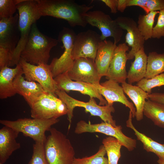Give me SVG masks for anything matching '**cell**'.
<instances>
[{"label": "cell", "instance_id": "11", "mask_svg": "<svg viewBox=\"0 0 164 164\" xmlns=\"http://www.w3.org/2000/svg\"><path fill=\"white\" fill-rule=\"evenodd\" d=\"M76 35L73 30L68 28H64L60 33L59 40L63 43L64 50L59 58H54L49 64L54 78L67 72L72 67L74 60L72 51Z\"/></svg>", "mask_w": 164, "mask_h": 164}, {"label": "cell", "instance_id": "13", "mask_svg": "<svg viewBox=\"0 0 164 164\" xmlns=\"http://www.w3.org/2000/svg\"><path fill=\"white\" fill-rule=\"evenodd\" d=\"M67 73L72 80L100 84L101 78L98 73L95 60L91 58L80 57L74 60L72 67Z\"/></svg>", "mask_w": 164, "mask_h": 164}, {"label": "cell", "instance_id": "23", "mask_svg": "<svg viewBox=\"0 0 164 164\" xmlns=\"http://www.w3.org/2000/svg\"><path fill=\"white\" fill-rule=\"evenodd\" d=\"M125 93L128 96L135 105L136 112L135 117L140 121L143 118V109L146 101L149 99L148 94L136 85H133L126 82L121 84Z\"/></svg>", "mask_w": 164, "mask_h": 164}, {"label": "cell", "instance_id": "35", "mask_svg": "<svg viewBox=\"0 0 164 164\" xmlns=\"http://www.w3.org/2000/svg\"><path fill=\"white\" fill-rule=\"evenodd\" d=\"M146 8L148 13L164 9V0H147Z\"/></svg>", "mask_w": 164, "mask_h": 164}, {"label": "cell", "instance_id": "21", "mask_svg": "<svg viewBox=\"0 0 164 164\" xmlns=\"http://www.w3.org/2000/svg\"><path fill=\"white\" fill-rule=\"evenodd\" d=\"M117 46L110 40L102 41L98 49L95 63L99 76H106Z\"/></svg>", "mask_w": 164, "mask_h": 164}, {"label": "cell", "instance_id": "37", "mask_svg": "<svg viewBox=\"0 0 164 164\" xmlns=\"http://www.w3.org/2000/svg\"><path fill=\"white\" fill-rule=\"evenodd\" d=\"M147 0H128L127 6H138L141 8L146 14L148 13L146 8Z\"/></svg>", "mask_w": 164, "mask_h": 164}, {"label": "cell", "instance_id": "18", "mask_svg": "<svg viewBox=\"0 0 164 164\" xmlns=\"http://www.w3.org/2000/svg\"><path fill=\"white\" fill-rule=\"evenodd\" d=\"M93 84L99 93L105 97L108 104L113 105L114 102L121 103L130 109L132 114V118L135 117V108L133 104L128 101L122 87L119 83L110 79L99 85Z\"/></svg>", "mask_w": 164, "mask_h": 164}, {"label": "cell", "instance_id": "25", "mask_svg": "<svg viewBox=\"0 0 164 164\" xmlns=\"http://www.w3.org/2000/svg\"><path fill=\"white\" fill-rule=\"evenodd\" d=\"M132 113L130 111L128 119L126 121V126L134 131L137 139L142 144L144 149L147 152L154 153L159 158L164 159V144L157 142L139 132L132 124Z\"/></svg>", "mask_w": 164, "mask_h": 164}, {"label": "cell", "instance_id": "39", "mask_svg": "<svg viewBox=\"0 0 164 164\" xmlns=\"http://www.w3.org/2000/svg\"><path fill=\"white\" fill-rule=\"evenodd\" d=\"M101 1L110 8L111 13L115 14L117 12L118 0H101Z\"/></svg>", "mask_w": 164, "mask_h": 164}, {"label": "cell", "instance_id": "33", "mask_svg": "<svg viewBox=\"0 0 164 164\" xmlns=\"http://www.w3.org/2000/svg\"><path fill=\"white\" fill-rule=\"evenodd\" d=\"M28 164H49L45 153L44 143L35 142L33 144L32 157Z\"/></svg>", "mask_w": 164, "mask_h": 164}, {"label": "cell", "instance_id": "6", "mask_svg": "<svg viewBox=\"0 0 164 164\" xmlns=\"http://www.w3.org/2000/svg\"><path fill=\"white\" fill-rule=\"evenodd\" d=\"M59 120L58 118L42 119L24 118L15 121L1 120L0 123L22 133L25 136L32 138L35 142L44 143L46 138L45 132L49 131L51 126Z\"/></svg>", "mask_w": 164, "mask_h": 164}, {"label": "cell", "instance_id": "20", "mask_svg": "<svg viewBox=\"0 0 164 164\" xmlns=\"http://www.w3.org/2000/svg\"><path fill=\"white\" fill-rule=\"evenodd\" d=\"M19 133L5 126L0 129V163L4 164L14 151L20 148V143L16 140Z\"/></svg>", "mask_w": 164, "mask_h": 164}, {"label": "cell", "instance_id": "16", "mask_svg": "<svg viewBox=\"0 0 164 164\" xmlns=\"http://www.w3.org/2000/svg\"><path fill=\"white\" fill-rule=\"evenodd\" d=\"M19 19V15L16 14L12 17L0 19V47L9 51L11 56L20 37Z\"/></svg>", "mask_w": 164, "mask_h": 164}, {"label": "cell", "instance_id": "7", "mask_svg": "<svg viewBox=\"0 0 164 164\" xmlns=\"http://www.w3.org/2000/svg\"><path fill=\"white\" fill-rule=\"evenodd\" d=\"M32 118L42 119H57L67 114L68 109L64 103L57 97L46 92L31 107Z\"/></svg>", "mask_w": 164, "mask_h": 164}, {"label": "cell", "instance_id": "29", "mask_svg": "<svg viewBox=\"0 0 164 164\" xmlns=\"http://www.w3.org/2000/svg\"><path fill=\"white\" fill-rule=\"evenodd\" d=\"M159 13V11L152 12L146 15H138V27L145 41L152 37L155 19Z\"/></svg>", "mask_w": 164, "mask_h": 164}, {"label": "cell", "instance_id": "1", "mask_svg": "<svg viewBox=\"0 0 164 164\" xmlns=\"http://www.w3.org/2000/svg\"><path fill=\"white\" fill-rule=\"evenodd\" d=\"M42 16H50L67 21L71 26L85 27L86 13L94 5H79L72 0H37Z\"/></svg>", "mask_w": 164, "mask_h": 164}, {"label": "cell", "instance_id": "38", "mask_svg": "<svg viewBox=\"0 0 164 164\" xmlns=\"http://www.w3.org/2000/svg\"><path fill=\"white\" fill-rule=\"evenodd\" d=\"M149 98L150 100L164 104V93H153L148 94Z\"/></svg>", "mask_w": 164, "mask_h": 164}, {"label": "cell", "instance_id": "3", "mask_svg": "<svg viewBox=\"0 0 164 164\" xmlns=\"http://www.w3.org/2000/svg\"><path fill=\"white\" fill-rule=\"evenodd\" d=\"M19 15L18 25L20 37L13 51L9 67L19 63L21 54L27 41L33 24L42 16L37 0H23L17 6Z\"/></svg>", "mask_w": 164, "mask_h": 164}, {"label": "cell", "instance_id": "26", "mask_svg": "<svg viewBox=\"0 0 164 164\" xmlns=\"http://www.w3.org/2000/svg\"><path fill=\"white\" fill-rule=\"evenodd\" d=\"M143 114L151 120L155 125L164 128V104L149 99L145 102Z\"/></svg>", "mask_w": 164, "mask_h": 164}, {"label": "cell", "instance_id": "5", "mask_svg": "<svg viewBox=\"0 0 164 164\" xmlns=\"http://www.w3.org/2000/svg\"><path fill=\"white\" fill-rule=\"evenodd\" d=\"M56 94L58 98L66 104L68 109L67 119L69 122V128L73 117V112L76 107H83L86 112H89L91 115L99 117L103 121L115 127L116 121L113 119L111 114L114 112L115 109L113 105L108 104L105 105H98L94 98L90 97L88 102H84L76 100L69 95L64 91L57 90Z\"/></svg>", "mask_w": 164, "mask_h": 164}, {"label": "cell", "instance_id": "15", "mask_svg": "<svg viewBox=\"0 0 164 164\" xmlns=\"http://www.w3.org/2000/svg\"><path fill=\"white\" fill-rule=\"evenodd\" d=\"M115 20L120 27L127 31L125 43L131 47L127 53L128 60L134 58L135 53L144 48L145 40L139 30L137 24L132 18L125 16H119Z\"/></svg>", "mask_w": 164, "mask_h": 164}, {"label": "cell", "instance_id": "30", "mask_svg": "<svg viewBox=\"0 0 164 164\" xmlns=\"http://www.w3.org/2000/svg\"><path fill=\"white\" fill-rule=\"evenodd\" d=\"M106 154L104 146L101 145L97 152L91 156L81 158L75 157L73 164H108V158L105 157Z\"/></svg>", "mask_w": 164, "mask_h": 164}, {"label": "cell", "instance_id": "14", "mask_svg": "<svg viewBox=\"0 0 164 164\" xmlns=\"http://www.w3.org/2000/svg\"><path fill=\"white\" fill-rule=\"evenodd\" d=\"M54 79L58 90L66 93L70 91H78L83 94L89 96L90 97L97 98L99 101V105L108 104L106 100L103 98L93 84L73 81L70 78L67 72L58 75Z\"/></svg>", "mask_w": 164, "mask_h": 164}, {"label": "cell", "instance_id": "17", "mask_svg": "<svg viewBox=\"0 0 164 164\" xmlns=\"http://www.w3.org/2000/svg\"><path fill=\"white\" fill-rule=\"evenodd\" d=\"M129 47L125 43L117 46L114 51L106 78L118 83L126 82L127 77L126 65L128 60L126 52Z\"/></svg>", "mask_w": 164, "mask_h": 164}, {"label": "cell", "instance_id": "10", "mask_svg": "<svg viewBox=\"0 0 164 164\" xmlns=\"http://www.w3.org/2000/svg\"><path fill=\"white\" fill-rule=\"evenodd\" d=\"M85 17L87 24L97 27L101 31L102 41L111 37L113 38L114 43L117 44L121 40L123 30L109 15L101 11L97 10L88 12Z\"/></svg>", "mask_w": 164, "mask_h": 164}, {"label": "cell", "instance_id": "9", "mask_svg": "<svg viewBox=\"0 0 164 164\" xmlns=\"http://www.w3.org/2000/svg\"><path fill=\"white\" fill-rule=\"evenodd\" d=\"M19 62L26 80L39 83L46 92L57 97L56 92L58 89L49 64L33 65L21 58Z\"/></svg>", "mask_w": 164, "mask_h": 164}, {"label": "cell", "instance_id": "22", "mask_svg": "<svg viewBox=\"0 0 164 164\" xmlns=\"http://www.w3.org/2000/svg\"><path fill=\"white\" fill-rule=\"evenodd\" d=\"M22 70L19 62L13 68L8 66L0 69V98L5 99L15 95L16 92L13 86V81L16 75Z\"/></svg>", "mask_w": 164, "mask_h": 164}, {"label": "cell", "instance_id": "24", "mask_svg": "<svg viewBox=\"0 0 164 164\" xmlns=\"http://www.w3.org/2000/svg\"><path fill=\"white\" fill-rule=\"evenodd\" d=\"M134 58L135 60L132 63L127 73L128 82L131 84L138 83L145 78L146 71L147 56L144 48L135 53Z\"/></svg>", "mask_w": 164, "mask_h": 164}, {"label": "cell", "instance_id": "31", "mask_svg": "<svg viewBox=\"0 0 164 164\" xmlns=\"http://www.w3.org/2000/svg\"><path fill=\"white\" fill-rule=\"evenodd\" d=\"M136 85L148 94H151L153 88L164 86V73L150 79H147L144 78L137 83Z\"/></svg>", "mask_w": 164, "mask_h": 164}, {"label": "cell", "instance_id": "28", "mask_svg": "<svg viewBox=\"0 0 164 164\" xmlns=\"http://www.w3.org/2000/svg\"><path fill=\"white\" fill-rule=\"evenodd\" d=\"M102 143L106 152L108 164H118L122 146L119 142L115 138L109 136L103 139Z\"/></svg>", "mask_w": 164, "mask_h": 164}, {"label": "cell", "instance_id": "8", "mask_svg": "<svg viewBox=\"0 0 164 164\" xmlns=\"http://www.w3.org/2000/svg\"><path fill=\"white\" fill-rule=\"evenodd\" d=\"M121 125L114 127L104 122L100 123L91 124L84 120H81L77 124L74 132L81 134L85 132H99L116 138L122 146L129 151H132L136 148V140L125 135L122 132Z\"/></svg>", "mask_w": 164, "mask_h": 164}, {"label": "cell", "instance_id": "40", "mask_svg": "<svg viewBox=\"0 0 164 164\" xmlns=\"http://www.w3.org/2000/svg\"><path fill=\"white\" fill-rule=\"evenodd\" d=\"M128 0H118L117 9L121 12H123L127 6Z\"/></svg>", "mask_w": 164, "mask_h": 164}, {"label": "cell", "instance_id": "41", "mask_svg": "<svg viewBox=\"0 0 164 164\" xmlns=\"http://www.w3.org/2000/svg\"><path fill=\"white\" fill-rule=\"evenodd\" d=\"M157 162L159 164H164V159L159 158Z\"/></svg>", "mask_w": 164, "mask_h": 164}, {"label": "cell", "instance_id": "32", "mask_svg": "<svg viewBox=\"0 0 164 164\" xmlns=\"http://www.w3.org/2000/svg\"><path fill=\"white\" fill-rule=\"evenodd\" d=\"M23 0H0V19L12 17Z\"/></svg>", "mask_w": 164, "mask_h": 164}, {"label": "cell", "instance_id": "4", "mask_svg": "<svg viewBox=\"0 0 164 164\" xmlns=\"http://www.w3.org/2000/svg\"><path fill=\"white\" fill-rule=\"evenodd\" d=\"M44 143L45 153L49 164H73L75 152L65 135L54 128Z\"/></svg>", "mask_w": 164, "mask_h": 164}, {"label": "cell", "instance_id": "42", "mask_svg": "<svg viewBox=\"0 0 164 164\" xmlns=\"http://www.w3.org/2000/svg\"><path fill=\"white\" fill-rule=\"evenodd\" d=\"M0 164H1V163H0Z\"/></svg>", "mask_w": 164, "mask_h": 164}, {"label": "cell", "instance_id": "12", "mask_svg": "<svg viewBox=\"0 0 164 164\" xmlns=\"http://www.w3.org/2000/svg\"><path fill=\"white\" fill-rule=\"evenodd\" d=\"M102 41L95 31L88 30L76 35L72 51L73 60L80 58H88L95 60L97 51Z\"/></svg>", "mask_w": 164, "mask_h": 164}, {"label": "cell", "instance_id": "27", "mask_svg": "<svg viewBox=\"0 0 164 164\" xmlns=\"http://www.w3.org/2000/svg\"><path fill=\"white\" fill-rule=\"evenodd\" d=\"M164 73V53L156 52L149 53L147 56V66L145 78L149 79Z\"/></svg>", "mask_w": 164, "mask_h": 164}, {"label": "cell", "instance_id": "2", "mask_svg": "<svg viewBox=\"0 0 164 164\" xmlns=\"http://www.w3.org/2000/svg\"><path fill=\"white\" fill-rule=\"evenodd\" d=\"M58 42V40L42 33L34 23L32 26L20 58L33 65L47 64L50 50L57 45Z\"/></svg>", "mask_w": 164, "mask_h": 164}, {"label": "cell", "instance_id": "19", "mask_svg": "<svg viewBox=\"0 0 164 164\" xmlns=\"http://www.w3.org/2000/svg\"><path fill=\"white\" fill-rule=\"evenodd\" d=\"M22 70L16 75L13 86L16 94L22 96L31 107L39 98L46 92L39 83L26 80Z\"/></svg>", "mask_w": 164, "mask_h": 164}, {"label": "cell", "instance_id": "34", "mask_svg": "<svg viewBox=\"0 0 164 164\" xmlns=\"http://www.w3.org/2000/svg\"><path fill=\"white\" fill-rule=\"evenodd\" d=\"M164 37V9L159 11L157 23L154 27L152 38L159 39Z\"/></svg>", "mask_w": 164, "mask_h": 164}, {"label": "cell", "instance_id": "36", "mask_svg": "<svg viewBox=\"0 0 164 164\" xmlns=\"http://www.w3.org/2000/svg\"><path fill=\"white\" fill-rule=\"evenodd\" d=\"M11 57V54L7 50L0 47V69L8 66Z\"/></svg>", "mask_w": 164, "mask_h": 164}]
</instances>
